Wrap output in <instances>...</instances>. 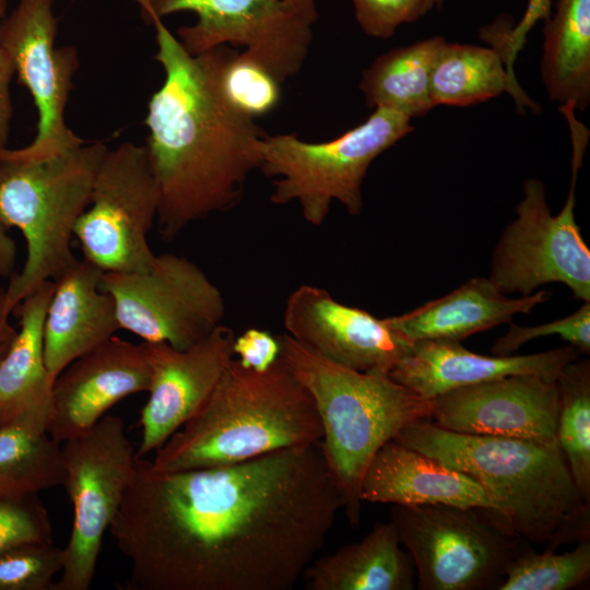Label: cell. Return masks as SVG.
Returning <instances> with one entry per match:
<instances>
[{
    "label": "cell",
    "mask_w": 590,
    "mask_h": 590,
    "mask_svg": "<svg viewBox=\"0 0 590 590\" xmlns=\"http://www.w3.org/2000/svg\"><path fill=\"white\" fill-rule=\"evenodd\" d=\"M589 577L590 540H585L562 554L532 547L510 565L498 590H570Z\"/></svg>",
    "instance_id": "31"
},
{
    "label": "cell",
    "mask_w": 590,
    "mask_h": 590,
    "mask_svg": "<svg viewBox=\"0 0 590 590\" xmlns=\"http://www.w3.org/2000/svg\"><path fill=\"white\" fill-rule=\"evenodd\" d=\"M103 273L82 259L54 281L43 327L45 362L54 381L69 364L121 330L115 302L102 287Z\"/></svg>",
    "instance_id": "20"
},
{
    "label": "cell",
    "mask_w": 590,
    "mask_h": 590,
    "mask_svg": "<svg viewBox=\"0 0 590 590\" xmlns=\"http://www.w3.org/2000/svg\"><path fill=\"white\" fill-rule=\"evenodd\" d=\"M442 36L398 47L376 58L363 72L359 88L368 107H382L420 118L435 107L430 78Z\"/></svg>",
    "instance_id": "27"
},
{
    "label": "cell",
    "mask_w": 590,
    "mask_h": 590,
    "mask_svg": "<svg viewBox=\"0 0 590 590\" xmlns=\"http://www.w3.org/2000/svg\"><path fill=\"white\" fill-rule=\"evenodd\" d=\"M102 287L115 302L120 329L145 343L188 349L225 316L219 287L193 261L172 252L155 255L145 271L104 272Z\"/></svg>",
    "instance_id": "10"
},
{
    "label": "cell",
    "mask_w": 590,
    "mask_h": 590,
    "mask_svg": "<svg viewBox=\"0 0 590 590\" xmlns=\"http://www.w3.org/2000/svg\"><path fill=\"white\" fill-rule=\"evenodd\" d=\"M54 286L46 282L15 308L20 327L0 359V426L46 432L54 379L45 362L43 327Z\"/></svg>",
    "instance_id": "22"
},
{
    "label": "cell",
    "mask_w": 590,
    "mask_h": 590,
    "mask_svg": "<svg viewBox=\"0 0 590 590\" xmlns=\"http://www.w3.org/2000/svg\"><path fill=\"white\" fill-rule=\"evenodd\" d=\"M421 590H498L532 544L494 509L445 504L391 508Z\"/></svg>",
    "instance_id": "8"
},
{
    "label": "cell",
    "mask_w": 590,
    "mask_h": 590,
    "mask_svg": "<svg viewBox=\"0 0 590 590\" xmlns=\"http://www.w3.org/2000/svg\"><path fill=\"white\" fill-rule=\"evenodd\" d=\"M578 170L571 166L567 199L556 215L546 203L544 184L524 181L517 217L506 226L493 255L489 279L502 292L524 296L559 282L577 299L590 303V250L575 220Z\"/></svg>",
    "instance_id": "12"
},
{
    "label": "cell",
    "mask_w": 590,
    "mask_h": 590,
    "mask_svg": "<svg viewBox=\"0 0 590 590\" xmlns=\"http://www.w3.org/2000/svg\"><path fill=\"white\" fill-rule=\"evenodd\" d=\"M15 243L0 224V278L10 279L15 273Z\"/></svg>",
    "instance_id": "39"
},
{
    "label": "cell",
    "mask_w": 590,
    "mask_h": 590,
    "mask_svg": "<svg viewBox=\"0 0 590 590\" xmlns=\"http://www.w3.org/2000/svg\"><path fill=\"white\" fill-rule=\"evenodd\" d=\"M393 440L474 479L531 544L555 552L590 540V503L556 440L460 434L429 420L409 424Z\"/></svg>",
    "instance_id": "3"
},
{
    "label": "cell",
    "mask_w": 590,
    "mask_h": 590,
    "mask_svg": "<svg viewBox=\"0 0 590 590\" xmlns=\"http://www.w3.org/2000/svg\"><path fill=\"white\" fill-rule=\"evenodd\" d=\"M234 330L223 323L185 350L144 343L151 368L149 398L140 413L138 458L156 451L203 405L235 356Z\"/></svg>",
    "instance_id": "16"
},
{
    "label": "cell",
    "mask_w": 590,
    "mask_h": 590,
    "mask_svg": "<svg viewBox=\"0 0 590 590\" xmlns=\"http://www.w3.org/2000/svg\"><path fill=\"white\" fill-rule=\"evenodd\" d=\"M509 93L518 109H540L511 78L495 48L445 40L436 58L430 95L435 106H469Z\"/></svg>",
    "instance_id": "26"
},
{
    "label": "cell",
    "mask_w": 590,
    "mask_h": 590,
    "mask_svg": "<svg viewBox=\"0 0 590 590\" xmlns=\"http://www.w3.org/2000/svg\"><path fill=\"white\" fill-rule=\"evenodd\" d=\"M52 4L54 0H19L0 24V45L32 94L38 113L34 140L21 149H4L0 155L7 157L45 160L85 142L64 121L79 58L75 47L55 46L57 20Z\"/></svg>",
    "instance_id": "14"
},
{
    "label": "cell",
    "mask_w": 590,
    "mask_h": 590,
    "mask_svg": "<svg viewBox=\"0 0 590 590\" xmlns=\"http://www.w3.org/2000/svg\"><path fill=\"white\" fill-rule=\"evenodd\" d=\"M442 3L444 0H424L423 15L429 12L433 8H440Z\"/></svg>",
    "instance_id": "41"
},
{
    "label": "cell",
    "mask_w": 590,
    "mask_h": 590,
    "mask_svg": "<svg viewBox=\"0 0 590 590\" xmlns=\"http://www.w3.org/2000/svg\"><path fill=\"white\" fill-rule=\"evenodd\" d=\"M355 19L368 36L388 39L404 23L423 15L424 0H351Z\"/></svg>",
    "instance_id": "35"
},
{
    "label": "cell",
    "mask_w": 590,
    "mask_h": 590,
    "mask_svg": "<svg viewBox=\"0 0 590 590\" xmlns=\"http://www.w3.org/2000/svg\"><path fill=\"white\" fill-rule=\"evenodd\" d=\"M11 314L5 302V290L0 287V359L10 347L17 332L10 322L9 317Z\"/></svg>",
    "instance_id": "40"
},
{
    "label": "cell",
    "mask_w": 590,
    "mask_h": 590,
    "mask_svg": "<svg viewBox=\"0 0 590 590\" xmlns=\"http://www.w3.org/2000/svg\"><path fill=\"white\" fill-rule=\"evenodd\" d=\"M413 130L404 115L377 107L361 125L326 142H306L294 133L264 134L259 170L273 180L270 201L297 202L303 219L321 226L333 201L356 216L362 184L373 161Z\"/></svg>",
    "instance_id": "7"
},
{
    "label": "cell",
    "mask_w": 590,
    "mask_h": 590,
    "mask_svg": "<svg viewBox=\"0 0 590 590\" xmlns=\"http://www.w3.org/2000/svg\"><path fill=\"white\" fill-rule=\"evenodd\" d=\"M211 50L219 87L231 105L253 119L278 106L282 83L263 64L224 45Z\"/></svg>",
    "instance_id": "30"
},
{
    "label": "cell",
    "mask_w": 590,
    "mask_h": 590,
    "mask_svg": "<svg viewBox=\"0 0 590 590\" xmlns=\"http://www.w3.org/2000/svg\"><path fill=\"white\" fill-rule=\"evenodd\" d=\"M556 334L583 354L590 352V303H585L574 314L535 327L511 324L492 346L493 355H511L524 343L536 338Z\"/></svg>",
    "instance_id": "34"
},
{
    "label": "cell",
    "mask_w": 590,
    "mask_h": 590,
    "mask_svg": "<svg viewBox=\"0 0 590 590\" xmlns=\"http://www.w3.org/2000/svg\"><path fill=\"white\" fill-rule=\"evenodd\" d=\"M107 150L102 142H84L38 161L0 155V224L17 228L26 244L23 268L4 288L11 312L78 260L71 249L74 227Z\"/></svg>",
    "instance_id": "6"
},
{
    "label": "cell",
    "mask_w": 590,
    "mask_h": 590,
    "mask_svg": "<svg viewBox=\"0 0 590 590\" xmlns=\"http://www.w3.org/2000/svg\"><path fill=\"white\" fill-rule=\"evenodd\" d=\"M52 527L38 494L0 498V552L27 543H51Z\"/></svg>",
    "instance_id": "33"
},
{
    "label": "cell",
    "mask_w": 590,
    "mask_h": 590,
    "mask_svg": "<svg viewBox=\"0 0 590 590\" xmlns=\"http://www.w3.org/2000/svg\"><path fill=\"white\" fill-rule=\"evenodd\" d=\"M541 76L550 98L582 111L590 103V0H557L545 20Z\"/></svg>",
    "instance_id": "25"
},
{
    "label": "cell",
    "mask_w": 590,
    "mask_h": 590,
    "mask_svg": "<svg viewBox=\"0 0 590 590\" xmlns=\"http://www.w3.org/2000/svg\"><path fill=\"white\" fill-rule=\"evenodd\" d=\"M158 188L145 144L107 150L91 201L74 227L83 259L103 272H139L155 253L148 235L157 217Z\"/></svg>",
    "instance_id": "11"
},
{
    "label": "cell",
    "mask_w": 590,
    "mask_h": 590,
    "mask_svg": "<svg viewBox=\"0 0 590 590\" xmlns=\"http://www.w3.org/2000/svg\"><path fill=\"white\" fill-rule=\"evenodd\" d=\"M233 351L244 367L262 371L279 358L280 343L269 331L249 328L235 338Z\"/></svg>",
    "instance_id": "37"
},
{
    "label": "cell",
    "mask_w": 590,
    "mask_h": 590,
    "mask_svg": "<svg viewBox=\"0 0 590 590\" xmlns=\"http://www.w3.org/2000/svg\"><path fill=\"white\" fill-rule=\"evenodd\" d=\"M150 380L144 343L110 338L55 379L47 434L58 444L84 434L120 400L146 392Z\"/></svg>",
    "instance_id": "18"
},
{
    "label": "cell",
    "mask_w": 590,
    "mask_h": 590,
    "mask_svg": "<svg viewBox=\"0 0 590 590\" xmlns=\"http://www.w3.org/2000/svg\"><path fill=\"white\" fill-rule=\"evenodd\" d=\"M304 576L310 590H412L415 583L413 563L391 520L312 560Z\"/></svg>",
    "instance_id": "24"
},
{
    "label": "cell",
    "mask_w": 590,
    "mask_h": 590,
    "mask_svg": "<svg viewBox=\"0 0 590 590\" xmlns=\"http://www.w3.org/2000/svg\"><path fill=\"white\" fill-rule=\"evenodd\" d=\"M154 59L165 72L152 95L146 150L158 188L156 222L173 240L194 222L235 208L259 169L266 132L222 94L212 50L190 55L161 19Z\"/></svg>",
    "instance_id": "2"
},
{
    "label": "cell",
    "mask_w": 590,
    "mask_h": 590,
    "mask_svg": "<svg viewBox=\"0 0 590 590\" xmlns=\"http://www.w3.org/2000/svg\"><path fill=\"white\" fill-rule=\"evenodd\" d=\"M143 19L196 13L197 22L178 28L192 56L224 44L243 46L281 83L297 74L312 43V24L284 0H139Z\"/></svg>",
    "instance_id": "13"
},
{
    "label": "cell",
    "mask_w": 590,
    "mask_h": 590,
    "mask_svg": "<svg viewBox=\"0 0 590 590\" xmlns=\"http://www.w3.org/2000/svg\"><path fill=\"white\" fill-rule=\"evenodd\" d=\"M320 442L229 465L158 471L138 458L109 527L125 590H290L343 508Z\"/></svg>",
    "instance_id": "1"
},
{
    "label": "cell",
    "mask_w": 590,
    "mask_h": 590,
    "mask_svg": "<svg viewBox=\"0 0 590 590\" xmlns=\"http://www.w3.org/2000/svg\"><path fill=\"white\" fill-rule=\"evenodd\" d=\"M361 499L392 506L481 507L499 512L474 479L393 439L371 459L362 481Z\"/></svg>",
    "instance_id": "21"
},
{
    "label": "cell",
    "mask_w": 590,
    "mask_h": 590,
    "mask_svg": "<svg viewBox=\"0 0 590 590\" xmlns=\"http://www.w3.org/2000/svg\"><path fill=\"white\" fill-rule=\"evenodd\" d=\"M321 438L312 397L280 356L262 371L233 357L203 405L151 463L165 472L229 465Z\"/></svg>",
    "instance_id": "4"
},
{
    "label": "cell",
    "mask_w": 590,
    "mask_h": 590,
    "mask_svg": "<svg viewBox=\"0 0 590 590\" xmlns=\"http://www.w3.org/2000/svg\"><path fill=\"white\" fill-rule=\"evenodd\" d=\"M430 402L429 421L449 432L556 440L557 384L538 375H511L461 387Z\"/></svg>",
    "instance_id": "17"
},
{
    "label": "cell",
    "mask_w": 590,
    "mask_h": 590,
    "mask_svg": "<svg viewBox=\"0 0 590 590\" xmlns=\"http://www.w3.org/2000/svg\"><path fill=\"white\" fill-rule=\"evenodd\" d=\"M63 566V548L27 543L0 552V590H51Z\"/></svg>",
    "instance_id": "32"
},
{
    "label": "cell",
    "mask_w": 590,
    "mask_h": 590,
    "mask_svg": "<svg viewBox=\"0 0 590 590\" xmlns=\"http://www.w3.org/2000/svg\"><path fill=\"white\" fill-rule=\"evenodd\" d=\"M63 486L72 504V527L63 566L51 590H87L94 579L103 539L132 477L137 453L123 421L104 415L84 434L61 447Z\"/></svg>",
    "instance_id": "9"
},
{
    "label": "cell",
    "mask_w": 590,
    "mask_h": 590,
    "mask_svg": "<svg viewBox=\"0 0 590 590\" xmlns=\"http://www.w3.org/2000/svg\"><path fill=\"white\" fill-rule=\"evenodd\" d=\"M283 324L287 334L343 367L388 374L412 349L384 319L344 305L318 286L303 284L286 298Z\"/></svg>",
    "instance_id": "15"
},
{
    "label": "cell",
    "mask_w": 590,
    "mask_h": 590,
    "mask_svg": "<svg viewBox=\"0 0 590 590\" xmlns=\"http://www.w3.org/2000/svg\"><path fill=\"white\" fill-rule=\"evenodd\" d=\"M489 278H472L442 297L385 321L411 343L422 340L461 341L506 323L517 314H529L550 298L540 290L508 297Z\"/></svg>",
    "instance_id": "23"
},
{
    "label": "cell",
    "mask_w": 590,
    "mask_h": 590,
    "mask_svg": "<svg viewBox=\"0 0 590 590\" xmlns=\"http://www.w3.org/2000/svg\"><path fill=\"white\" fill-rule=\"evenodd\" d=\"M280 357L312 397L322 426L320 447L352 527L361 521V486L377 451L411 423L429 420L426 400L388 374L338 365L297 342L278 337Z\"/></svg>",
    "instance_id": "5"
},
{
    "label": "cell",
    "mask_w": 590,
    "mask_h": 590,
    "mask_svg": "<svg viewBox=\"0 0 590 590\" xmlns=\"http://www.w3.org/2000/svg\"><path fill=\"white\" fill-rule=\"evenodd\" d=\"M7 9V0H0V24ZM15 74L13 63L0 45V152L8 148L13 105L10 83Z\"/></svg>",
    "instance_id": "38"
},
{
    "label": "cell",
    "mask_w": 590,
    "mask_h": 590,
    "mask_svg": "<svg viewBox=\"0 0 590 590\" xmlns=\"http://www.w3.org/2000/svg\"><path fill=\"white\" fill-rule=\"evenodd\" d=\"M551 0H529L521 20L512 27L511 20L498 19L481 30V36L491 42L503 57L508 74L516 79L514 62L526 44L530 30L551 14Z\"/></svg>",
    "instance_id": "36"
},
{
    "label": "cell",
    "mask_w": 590,
    "mask_h": 590,
    "mask_svg": "<svg viewBox=\"0 0 590 590\" xmlns=\"http://www.w3.org/2000/svg\"><path fill=\"white\" fill-rule=\"evenodd\" d=\"M578 353L568 344L538 354L487 356L467 350L459 341L422 340L412 344L388 375L430 400L453 389L511 375L532 374L556 381Z\"/></svg>",
    "instance_id": "19"
},
{
    "label": "cell",
    "mask_w": 590,
    "mask_h": 590,
    "mask_svg": "<svg viewBox=\"0 0 590 590\" xmlns=\"http://www.w3.org/2000/svg\"><path fill=\"white\" fill-rule=\"evenodd\" d=\"M62 480L61 447L47 432L0 426V498L39 494Z\"/></svg>",
    "instance_id": "28"
},
{
    "label": "cell",
    "mask_w": 590,
    "mask_h": 590,
    "mask_svg": "<svg viewBox=\"0 0 590 590\" xmlns=\"http://www.w3.org/2000/svg\"><path fill=\"white\" fill-rule=\"evenodd\" d=\"M557 444L583 500L590 503V361L575 359L556 379Z\"/></svg>",
    "instance_id": "29"
}]
</instances>
